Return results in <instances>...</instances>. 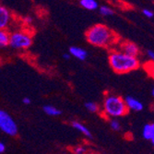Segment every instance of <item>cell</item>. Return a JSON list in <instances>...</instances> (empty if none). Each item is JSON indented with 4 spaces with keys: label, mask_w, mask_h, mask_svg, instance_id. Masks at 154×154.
<instances>
[{
    "label": "cell",
    "mask_w": 154,
    "mask_h": 154,
    "mask_svg": "<svg viewBox=\"0 0 154 154\" xmlns=\"http://www.w3.org/2000/svg\"><path fill=\"white\" fill-rule=\"evenodd\" d=\"M89 43L97 47H109L116 43L117 35L103 24H95L86 32Z\"/></svg>",
    "instance_id": "1"
},
{
    "label": "cell",
    "mask_w": 154,
    "mask_h": 154,
    "mask_svg": "<svg viewBox=\"0 0 154 154\" xmlns=\"http://www.w3.org/2000/svg\"><path fill=\"white\" fill-rule=\"evenodd\" d=\"M109 64L117 74H125L136 70L139 66L137 57L125 54L122 51H114L109 54Z\"/></svg>",
    "instance_id": "2"
},
{
    "label": "cell",
    "mask_w": 154,
    "mask_h": 154,
    "mask_svg": "<svg viewBox=\"0 0 154 154\" xmlns=\"http://www.w3.org/2000/svg\"><path fill=\"white\" fill-rule=\"evenodd\" d=\"M128 107L125 100L119 96L109 95L103 102V112L109 117H120L128 114Z\"/></svg>",
    "instance_id": "3"
},
{
    "label": "cell",
    "mask_w": 154,
    "mask_h": 154,
    "mask_svg": "<svg viewBox=\"0 0 154 154\" xmlns=\"http://www.w3.org/2000/svg\"><path fill=\"white\" fill-rule=\"evenodd\" d=\"M32 45V35L24 31L13 32L10 35L9 45L14 49H28Z\"/></svg>",
    "instance_id": "4"
},
{
    "label": "cell",
    "mask_w": 154,
    "mask_h": 154,
    "mask_svg": "<svg viewBox=\"0 0 154 154\" xmlns=\"http://www.w3.org/2000/svg\"><path fill=\"white\" fill-rule=\"evenodd\" d=\"M0 129L8 136L14 137L18 134V127L13 118L6 111H0Z\"/></svg>",
    "instance_id": "5"
},
{
    "label": "cell",
    "mask_w": 154,
    "mask_h": 154,
    "mask_svg": "<svg viewBox=\"0 0 154 154\" xmlns=\"http://www.w3.org/2000/svg\"><path fill=\"white\" fill-rule=\"evenodd\" d=\"M120 51L124 52L125 54H129V55H133V57H137L139 53V49L137 46V45H135L132 42L129 41H125L124 43L121 44L120 45Z\"/></svg>",
    "instance_id": "6"
},
{
    "label": "cell",
    "mask_w": 154,
    "mask_h": 154,
    "mask_svg": "<svg viewBox=\"0 0 154 154\" xmlns=\"http://www.w3.org/2000/svg\"><path fill=\"white\" fill-rule=\"evenodd\" d=\"M11 20V14L5 7H0V29H6Z\"/></svg>",
    "instance_id": "7"
},
{
    "label": "cell",
    "mask_w": 154,
    "mask_h": 154,
    "mask_svg": "<svg viewBox=\"0 0 154 154\" xmlns=\"http://www.w3.org/2000/svg\"><path fill=\"white\" fill-rule=\"evenodd\" d=\"M125 103H127V105H128L129 110L138 112V111H141L143 109V104L138 100L135 99V98H133L131 96H128L127 98H125Z\"/></svg>",
    "instance_id": "8"
},
{
    "label": "cell",
    "mask_w": 154,
    "mask_h": 154,
    "mask_svg": "<svg viewBox=\"0 0 154 154\" xmlns=\"http://www.w3.org/2000/svg\"><path fill=\"white\" fill-rule=\"evenodd\" d=\"M69 54H72L74 57L79 59V60H85L87 58V52L82 49V48H79V47H77V46H72L69 48Z\"/></svg>",
    "instance_id": "9"
},
{
    "label": "cell",
    "mask_w": 154,
    "mask_h": 154,
    "mask_svg": "<svg viewBox=\"0 0 154 154\" xmlns=\"http://www.w3.org/2000/svg\"><path fill=\"white\" fill-rule=\"evenodd\" d=\"M142 135H143L144 138L149 139V140H151V138L154 137V123L147 124L144 125Z\"/></svg>",
    "instance_id": "10"
},
{
    "label": "cell",
    "mask_w": 154,
    "mask_h": 154,
    "mask_svg": "<svg viewBox=\"0 0 154 154\" xmlns=\"http://www.w3.org/2000/svg\"><path fill=\"white\" fill-rule=\"evenodd\" d=\"M10 35L5 29L0 31V45L1 47H6L10 44Z\"/></svg>",
    "instance_id": "11"
},
{
    "label": "cell",
    "mask_w": 154,
    "mask_h": 154,
    "mask_svg": "<svg viewBox=\"0 0 154 154\" xmlns=\"http://www.w3.org/2000/svg\"><path fill=\"white\" fill-rule=\"evenodd\" d=\"M79 4L82 8L88 10H95L98 8V3L96 0H80Z\"/></svg>",
    "instance_id": "12"
},
{
    "label": "cell",
    "mask_w": 154,
    "mask_h": 154,
    "mask_svg": "<svg viewBox=\"0 0 154 154\" xmlns=\"http://www.w3.org/2000/svg\"><path fill=\"white\" fill-rule=\"evenodd\" d=\"M72 127H73L75 129H77V130H79V132H81L82 134H84L85 136H87V137H91V134L90 130L85 127V125H83L80 124L79 122H73V123H72Z\"/></svg>",
    "instance_id": "13"
},
{
    "label": "cell",
    "mask_w": 154,
    "mask_h": 154,
    "mask_svg": "<svg viewBox=\"0 0 154 154\" xmlns=\"http://www.w3.org/2000/svg\"><path fill=\"white\" fill-rule=\"evenodd\" d=\"M43 109L46 115L51 116H57L61 115V111H59L58 109H57L52 105H45V106H44Z\"/></svg>",
    "instance_id": "14"
},
{
    "label": "cell",
    "mask_w": 154,
    "mask_h": 154,
    "mask_svg": "<svg viewBox=\"0 0 154 154\" xmlns=\"http://www.w3.org/2000/svg\"><path fill=\"white\" fill-rule=\"evenodd\" d=\"M145 71L154 79V61L148 62L144 65Z\"/></svg>",
    "instance_id": "15"
},
{
    "label": "cell",
    "mask_w": 154,
    "mask_h": 154,
    "mask_svg": "<svg viewBox=\"0 0 154 154\" xmlns=\"http://www.w3.org/2000/svg\"><path fill=\"white\" fill-rule=\"evenodd\" d=\"M85 107L87 108L88 111H90L91 113H97L99 111V106H98L97 103H93V102H88L85 103Z\"/></svg>",
    "instance_id": "16"
},
{
    "label": "cell",
    "mask_w": 154,
    "mask_h": 154,
    "mask_svg": "<svg viewBox=\"0 0 154 154\" xmlns=\"http://www.w3.org/2000/svg\"><path fill=\"white\" fill-rule=\"evenodd\" d=\"M100 13L103 16H112L114 14V11H113V9H111L109 7L103 6V7L100 8Z\"/></svg>",
    "instance_id": "17"
},
{
    "label": "cell",
    "mask_w": 154,
    "mask_h": 154,
    "mask_svg": "<svg viewBox=\"0 0 154 154\" xmlns=\"http://www.w3.org/2000/svg\"><path fill=\"white\" fill-rule=\"evenodd\" d=\"M110 125H111L112 129H114L116 131H118L120 129V128H121L120 127V123L117 120H112L110 122Z\"/></svg>",
    "instance_id": "18"
},
{
    "label": "cell",
    "mask_w": 154,
    "mask_h": 154,
    "mask_svg": "<svg viewBox=\"0 0 154 154\" xmlns=\"http://www.w3.org/2000/svg\"><path fill=\"white\" fill-rule=\"evenodd\" d=\"M73 152L76 153V154H82L84 152H86V149L84 148V147H76L75 149H73Z\"/></svg>",
    "instance_id": "19"
},
{
    "label": "cell",
    "mask_w": 154,
    "mask_h": 154,
    "mask_svg": "<svg viewBox=\"0 0 154 154\" xmlns=\"http://www.w3.org/2000/svg\"><path fill=\"white\" fill-rule=\"evenodd\" d=\"M143 14L147 18H152L154 16V13L149 9H143Z\"/></svg>",
    "instance_id": "20"
},
{
    "label": "cell",
    "mask_w": 154,
    "mask_h": 154,
    "mask_svg": "<svg viewBox=\"0 0 154 154\" xmlns=\"http://www.w3.org/2000/svg\"><path fill=\"white\" fill-rule=\"evenodd\" d=\"M148 55L149 57V58H150L151 61H154V52H153V51L149 50V51H148Z\"/></svg>",
    "instance_id": "21"
},
{
    "label": "cell",
    "mask_w": 154,
    "mask_h": 154,
    "mask_svg": "<svg viewBox=\"0 0 154 154\" xmlns=\"http://www.w3.org/2000/svg\"><path fill=\"white\" fill-rule=\"evenodd\" d=\"M6 150V146L3 142H0V153H4Z\"/></svg>",
    "instance_id": "22"
},
{
    "label": "cell",
    "mask_w": 154,
    "mask_h": 154,
    "mask_svg": "<svg viewBox=\"0 0 154 154\" xmlns=\"http://www.w3.org/2000/svg\"><path fill=\"white\" fill-rule=\"evenodd\" d=\"M24 21H25V23L26 24H32V18L31 17H26L25 19H24Z\"/></svg>",
    "instance_id": "23"
},
{
    "label": "cell",
    "mask_w": 154,
    "mask_h": 154,
    "mask_svg": "<svg viewBox=\"0 0 154 154\" xmlns=\"http://www.w3.org/2000/svg\"><path fill=\"white\" fill-rule=\"evenodd\" d=\"M22 102H23V103H24V104H30V103H31V100H30V98H27V97L23 98Z\"/></svg>",
    "instance_id": "24"
},
{
    "label": "cell",
    "mask_w": 154,
    "mask_h": 154,
    "mask_svg": "<svg viewBox=\"0 0 154 154\" xmlns=\"http://www.w3.org/2000/svg\"><path fill=\"white\" fill-rule=\"evenodd\" d=\"M63 57H64L65 59L68 60L69 58H70V54H65L63 55Z\"/></svg>",
    "instance_id": "25"
},
{
    "label": "cell",
    "mask_w": 154,
    "mask_h": 154,
    "mask_svg": "<svg viewBox=\"0 0 154 154\" xmlns=\"http://www.w3.org/2000/svg\"><path fill=\"white\" fill-rule=\"evenodd\" d=\"M151 143H152V145L154 146V137H153V138H151Z\"/></svg>",
    "instance_id": "26"
},
{
    "label": "cell",
    "mask_w": 154,
    "mask_h": 154,
    "mask_svg": "<svg viewBox=\"0 0 154 154\" xmlns=\"http://www.w3.org/2000/svg\"><path fill=\"white\" fill-rule=\"evenodd\" d=\"M152 95L154 96V88H153V90H152Z\"/></svg>",
    "instance_id": "27"
},
{
    "label": "cell",
    "mask_w": 154,
    "mask_h": 154,
    "mask_svg": "<svg viewBox=\"0 0 154 154\" xmlns=\"http://www.w3.org/2000/svg\"><path fill=\"white\" fill-rule=\"evenodd\" d=\"M153 109H154V104H153Z\"/></svg>",
    "instance_id": "28"
}]
</instances>
